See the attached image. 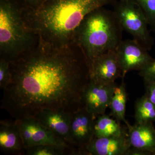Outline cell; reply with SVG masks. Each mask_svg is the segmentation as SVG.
Wrapping results in <instances>:
<instances>
[{
    "label": "cell",
    "instance_id": "1",
    "mask_svg": "<svg viewBox=\"0 0 155 155\" xmlns=\"http://www.w3.org/2000/svg\"><path fill=\"white\" fill-rule=\"evenodd\" d=\"M10 64L12 78L3 90L1 108L15 120L45 110L70 114L84 107L89 64L75 43L59 46L40 40Z\"/></svg>",
    "mask_w": 155,
    "mask_h": 155
},
{
    "label": "cell",
    "instance_id": "2",
    "mask_svg": "<svg viewBox=\"0 0 155 155\" xmlns=\"http://www.w3.org/2000/svg\"><path fill=\"white\" fill-rule=\"evenodd\" d=\"M113 1L49 0L35 10L24 6L23 14L26 24L40 40L61 46L73 42L75 30L87 14Z\"/></svg>",
    "mask_w": 155,
    "mask_h": 155
},
{
    "label": "cell",
    "instance_id": "3",
    "mask_svg": "<svg viewBox=\"0 0 155 155\" xmlns=\"http://www.w3.org/2000/svg\"><path fill=\"white\" fill-rule=\"evenodd\" d=\"M121 28L114 12L101 7L84 17L75 30L73 42L89 64L100 55L116 49L122 41Z\"/></svg>",
    "mask_w": 155,
    "mask_h": 155
},
{
    "label": "cell",
    "instance_id": "4",
    "mask_svg": "<svg viewBox=\"0 0 155 155\" xmlns=\"http://www.w3.org/2000/svg\"><path fill=\"white\" fill-rule=\"evenodd\" d=\"M22 0H0V58L11 61L38 44L23 17Z\"/></svg>",
    "mask_w": 155,
    "mask_h": 155
},
{
    "label": "cell",
    "instance_id": "5",
    "mask_svg": "<svg viewBox=\"0 0 155 155\" xmlns=\"http://www.w3.org/2000/svg\"><path fill=\"white\" fill-rule=\"evenodd\" d=\"M114 14L122 29L130 34L147 50L151 48L153 39L148 28L149 25L137 4L132 0H120Z\"/></svg>",
    "mask_w": 155,
    "mask_h": 155
},
{
    "label": "cell",
    "instance_id": "6",
    "mask_svg": "<svg viewBox=\"0 0 155 155\" xmlns=\"http://www.w3.org/2000/svg\"><path fill=\"white\" fill-rule=\"evenodd\" d=\"M15 121L19 127L25 149L43 144L74 148L58 138L35 117L18 119Z\"/></svg>",
    "mask_w": 155,
    "mask_h": 155
},
{
    "label": "cell",
    "instance_id": "7",
    "mask_svg": "<svg viewBox=\"0 0 155 155\" xmlns=\"http://www.w3.org/2000/svg\"><path fill=\"white\" fill-rule=\"evenodd\" d=\"M117 86L115 82L107 83L90 78L82 93V101L84 107L94 119L105 114Z\"/></svg>",
    "mask_w": 155,
    "mask_h": 155
},
{
    "label": "cell",
    "instance_id": "8",
    "mask_svg": "<svg viewBox=\"0 0 155 155\" xmlns=\"http://www.w3.org/2000/svg\"><path fill=\"white\" fill-rule=\"evenodd\" d=\"M115 51L122 69V78L130 71H140L154 60L147 50L134 39L121 41Z\"/></svg>",
    "mask_w": 155,
    "mask_h": 155
},
{
    "label": "cell",
    "instance_id": "9",
    "mask_svg": "<svg viewBox=\"0 0 155 155\" xmlns=\"http://www.w3.org/2000/svg\"><path fill=\"white\" fill-rule=\"evenodd\" d=\"M130 148L127 130L119 135L95 137L78 150L77 155H127Z\"/></svg>",
    "mask_w": 155,
    "mask_h": 155
},
{
    "label": "cell",
    "instance_id": "10",
    "mask_svg": "<svg viewBox=\"0 0 155 155\" xmlns=\"http://www.w3.org/2000/svg\"><path fill=\"white\" fill-rule=\"evenodd\" d=\"M69 116L70 135L77 155L94 138L95 119L84 107Z\"/></svg>",
    "mask_w": 155,
    "mask_h": 155
},
{
    "label": "cell",
    "instance_id": "11",
    "mask_svg": "<svg viewBox=\"0 0 155 155\" xmlns=\"http://www.w3.org/2000/svg\"><path fill=\"white\" fill-rule=\"evenodd\" d=\"M89 67L91 79L111 83L122 78L115 50L108 51L98 56L90 62Z\"/></svg>",
    "mask_w": 155,
    "mask_h": 155
},
{
    "label": "cell",
    "instance_id": "12",
    "mask_svg": "<svg viewBox=\"0 0 155 155\" xmlns=\"http://www.w3.org/2000/svg\"><path fill=\"white\" fill-rule=\"evenodd\" d=\"M69 114L63 111L45 110L41 111L35 118L58 138L75 148L70 135Z\"/></svg>",
    "mask_w": 155,
    "mask_h": 155
},
{
    "label": "cell",
    "instance_id": "13",
    "mask_svg": "<svg viewBox=\"0 0 155 155\" xmlns=\"http://www.w3.org/2000/svg\"><path fill=\"white\" fill-rule=\"evenodd\" d=\"M130 149L155 155V128L153 123L127 125Z\"/></svg>",
    "mask_w": 155,
    "mask_h": 155
},
{
    "label": "cell",
    "instance_id": "14",
    "mask_svg": "<svg viewBox=\"0 0 155 155\" xmlns=\"http://www.w3.org/2000/svg\"><path fill=\"white\" fill-rule=\"evenodd\" d=\"M0 150L5 154L25 155V148L16 121H0Z\"/></svg>",
    "mask_w": 155,
    "mask_h": 155
},
{
    "label": "cell",
    "instance_id": "15",
    "mask_svg": "<svg viewBox=\"0 0 155 155\" xmlns=\"http://www.w3.org/2000/svg\"><path fill=\"white\" fill-rule=\"evenodd\" d=\"M127 99L126 85L122 80L121 84L119 86L117 85L115 89L109 108L114 118L119 122H124L126 126L129 124L125 119Z\"/></svg>",
    "mask_w": 155,
    "mask_h": 155
},
{
    "label": "cell",
    "instance_id": "16",
    "mask_svg": "<svg viewBox=\"0 0 155 155\" xmlns=\"http://www.w3.org/2000/svg\"><path fill=\"white\" fill-rule=\"evenodd\" d=\"M125 130L121 127L120 122L105 114L95 119L94 137L99 138L119 135Z\"/></svg>",
    "mask_w": 155,
    "mask_h": 155
},
{
    "label": "cell",
    "instance_id": "17",
    "mask_svg": "<svg viewBox=\"0 0 155 155\" xmlns=\"http://www.w3.org/2000/svg\"><path fill=\"white\" fill-rule=\"evenodd\" d=\"M134 117L136 124L155 121V106L145 94L136 101Z\"/></svg>",
    "mask_w": 155,
    "mask_h": 155
},
{
    "label": "cell",
    "instance_id": "18",
    "mask_svg": "<svg viewBox=\"0 0 155 155\" xmlns=\"http://www.w3.org/2000/svg\"><path fill=\"white\" fill-rule=\"evenodd\" d=\"M76 150L74 148L62 147L52 145H39L25 149V155H76Z\"/></svg>",
    "mask_w": 155,
    "mask_h": 155
},
{
    "label": "cell",
    "instance_id": "19",
    "mask_svg": "<svg viewBox=\"0 0 155 155\" xmlns=\"http://www.w3.org/2000/svg\"><path fill=\"white\" fill-rule=\"evenodd\" d=\"M137 4L146 17L149 25L155 31V0H132Z\"/></svg>",
    "mask_w": 155,
    "mask_h": 155
},
{
    "label": "cell",
    "instance_id": "20",
    "mask_svg": "<svg viewBox=\"0 0 155 155\" xmlns=\"http://www.w3.org/2000/svg\"><path fill=\"white\" fill-rule=\"evenodd\" d=\"M12 73L10 61L0 58V88L4 90L10 83Z\"/></svg>",
    "mask_w": 155,
    "mask_h": 155
},
{
    "label": "cell",
    "instance_id": "21",
    "mask_svg": "<svg viewBox=\"0 0 155 155\" xmlns=\"http://www.w3.org/2000/svg\"><path fill=\"white\" fill-rule=\"evenodd\" d=\"M139 75L144 81H155V60L150 62L140 71Z\"/></svg>",
    "mask_w": 155,
    "mask_h": 155
},
{
    "label": "cell",
    "instance_id": "22",
    "mask_svg": "<svg viewBox=\"0 0 155 155\" xmlns=\"http://www.w3.org/2000/svg\"><path fill=\"white\" fill-rule=\"evenodd\" d=\"M146 95L155 106V81H144Z\"/></svg>",
    "mask_w": 155,
    "mask_h": 155
},
{
    "label": "cell",
    "instance_id": "23",
    "mask_svg": "<svg viewBox=\"0 0 155 155\" xmlns=\"http://www.w3.org/2000/svg\"><path fill=\"white\" fill-rule=\"evenodd\" d=\"M27 8L35 10L46 3L49 0H22Z\"/></svg>",
    "mask_w": 155,
    "mask_h": 155
}]
</instances>
